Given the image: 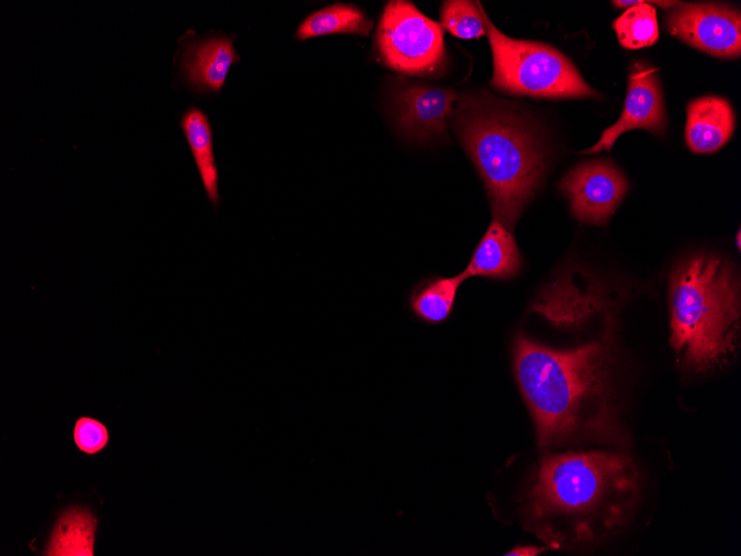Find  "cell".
<instances>
[{
	"label": "cell",
	"mask_w": 741,
	"mask_h": 556,
	"mask_svg": "<svg viewBox=\"0 0 741 556\" xmlns=\"http://www.w3.org/2000/svg\"><path fill=\"white\" fill-rule=\"evenodd\" d=\"M611 330L598 340L556 350L519 333L517 383L531 413L539 447L593 442L621 444L610 366Z\"/></svg>",
	"instance_id": "obj_1"
},
{
	"label": "cell",
	"mask_w": 741,
	"mask_h": 556,
	"mask_svg": "<svg viewBox=\"0 0 741 556\" xmlns=\"http://www.w3.org/2000/svg\"><path fill=\"white\" fill-rule=\"evenodd\" d=\"M639 494L640 475L628 455L547 454L525 496L526 525L549 548L596 545L627 523Z\"/></svg>",
	"instance_id": "obj_2"
},
{
	"label": "cell",
	"mask_w": 741,
	"mask_h": 556,
	"mask_svg": "<svg viewBox=\"0 0 741 556\" xmlns=\"http://www.w3.org/2000/svg\"><path fill=\"white\" fill-rule=\"evenodd\" d=\"M488 94L461 99L456 128L479 172L494 219L510 232L534 198L546 170V153L529 127Z\"/></svg>",
	"instance_id": "obj_3"
},
{
	"label": "cell",
	"mask_w": 741,
	"mask_h": 556,
	"mask_svg": "<svg viewBox=\"0 0 741 556\" xmlns=\"http://www.w3.org/2000/svg\"><path fill=\"white\" fill-rule=\"evenodd\" d=\"M740 283L733 265L711 253H696L670 277V342L683 367L703 373L734 354L740 332Z\"/></svg>",
	"instance_id": "obj_4"
},
{
	"label": "cell",
	"mask_w": 741,
	"mask_h": 556,
	"mask_svg": "<svg viewBox=\"0 0 741 556\" xmlns=\"http://www.w3.org/2000/svg\"><path fill=\"white\" fill-rule=\"evenodd\" d=\"M480 11L493 53L494 88L548 99L600 97L560 51L541 42L509 38L491 23L481 4Z\"/></svg>",
	"instance_id": "obj_5"
},
{
	"label": "cell",
	"mask_w": 741,
	"mask_h": 556,
	"mask_svg": "<svg viewBox=\"0 0 741 556\" xmlns=\"http://www.w3.org/2000/svg\"><path fill=\"white\" fill-rule=\"evenodd\" d=\"M376 47L390 69L410 75H433L446 58L440 23L424 16L410 1H389L376 31Z\"/></svg>",
	"instance_id": "obj_6"
},
{
	"label": "cell",
	"mask_w": 741,
	"mask_h": 556,
	"mask_svg": "<svg viewBox=\"0 0 741 556\" xmlns=\"http://www.w3.org/2000/svg\"><path fill=\"white\" fill-rule=\"evenodd\" d=\"M668 31L711 55L732 59L741 53V14L733 7L679 2L664 17Z\"/></svg>",
	"instance_id": "obj_7"
},
{
	"label": "cell",
	"mask_w": 741,
	"mask_h": 556,
	"mask_svg": "<svg viewBox=\"0 0 741 556\" xmlns=\"http://www.w3.org/2000/svg\"><path fill=\"white\" fill-rule=\"evenodd\" d=\"M560 189L578 220L600 225L619 206L628 182L611 162L596 160L571 169L562 178Z\"/></svg>",
	"instance_id": "obj_8"
},
{
	"label": "cell",
	"mask_w": 741,
	"mask_h": 556,
	"mask_svg": "<svg viewBox=\"0 0 741 556\" xmlns=\"http://www.w3.org/2000/svg\"><path fill=\"white\" fill-rule=\"evenodd\" d=\"M635 129L654 134H662L666 129L664 103L657 70L643 62H636L630 71L625 105L618 121L607 128L599 141L585 153L610 150L622 133Z\"/></svg>",
	"instance_id": "obj_9"
},
{
	"label": "cell",
	"mask_w": 741,
	"mask_h": 556,
	"mask_svg": "<svg viewBox=\"0 0 741 556\" xmlns=\"http://www.w3.org/2000/svg\"><path fill=\"white\" fill-rule=\"evenodd\" d=\"M456 91L423 84L409 85L396 97L397 119L402 129L418 139L445 131L454 112Z\"/></svg>",
	"instance_id": "obj_10"
},
{
	"label": "cell",
	"mask_w": 741,
	"mask_h": 556,
	"mask_svg": "<svg viewBox=\"0 0 741 556\" xmlns=\"http://www.w3.org/2000/svg\"><path fill=\"white\" fill-rule=\"evenodd\" d=\"M240 57L227 37L190 40L181 57L182 73L193 88L204 92H219L227 72Z\"/></svg>",
	"instance_id": "obj_11"
},
{
	"label": "cell",
	"mask_w": 741,
	"mask_h": 556,
	"mask_svg": "<svg viewBox=\"0 0 741 556\" xmlns=\"http://www.w3.org/2000/svg\"><path fill=\"white\" fill-rule=\"evenodd\" d=\"M734 125L728 100L714 95L694 99L687 107V145L694 153H713L730 140Z\"/></svg>",
	"instance_id": "obj_12"
},
{
	"label": "cell",
	"mask_w": 741,
	"mask_h": 556,
	"mask_svg": "<svg viewBox=\"0 0 741 556\" xmlns=\"http://www.w3.org/2000/svg\"><path fill=\"white\" fill-rule=\"evenodd\" d=\"M520 267L521 255L511 232L493 219L460 275L464 280L471 276L510 279L519 273Z\"/></svg>",
	"instance_id": "obj_13"
},
{
	"label": "cell",
	"mask_w": 741,
	"mask_h": 556,
	"mask_svg": "<svg viewBox=\"0 0 741 556\" xmlns=\"http://www.w3.org/2000/svg\"><path fill=\"white\" fill-rule=\"evenodd\" d=\"M181 127L194 158L199 174L214 208L220 203L219 171L213 152L210 121L200 109L190 108L181 119Z\"/></svg>",
	"instance_id": "obj_14"
},
{
	"label": "cell",
	"mask_w": 741,
	"mask_h": 556,
	"mask_svg": "<svg viewBox=\"0 0 741 556\" xmlns=\"http://www.w3.org/2000/svg\"><path fill=\"white\" fill-rule=\"evenodd\" d=\"M95 524L89 509L68 508L59 516L43 555L92 556Z\"/></svg>",
	"instance_id": "obj_15"
},
{
	"label": "cell",
	"mask_w": 741,
	"mask_h": 556,
	"mask_svg": "<svg viewBox=\"0 0 741 556\" xmlns=\"http://www.w3.org/2000/svg\"><path fill=\"white\" fill-rule=\"evenodd\" d=\"M618 8H627L613 22L619 43L626 49L650 47L659 38L657 11L651 3L661 8L676 7L677 1H612Z\"/></svg>",
	"instance_id": "obj_16"
},
{
	"label": "cell",
	"mask_w": 741,
	"mask_h": 556,
	"mask_svg": "<svg viewBox=\"0 0 741 556\" xmlns=\"http://www.w3.org/2000/svg\"><path fill=\"white\" fill-rule=\"evenodd\" d=\"M372 27L373 21L355 6L335 3L308 16L298 27L296 37L305 40L334 33L368 36Z\"/></svg>",
	"instance_id": "obj_17"
},
{
	"label": "cell",
	"mask_w": 741,
	"mask_h": 556,
	"mask_svg": "<svg viewBox=\"0 0 741 556\" xmlns=\"http://www.w3.org/2000/svg\"><path fill=\"white\" fill-rule=\"evenodd\" d=\"M464 279L460 274L451 277L429 279L418 284L409 295L413 313L425 322L445 321L454 306L456 294Z\"/></svg>",
	"instance_id": "obj_18"
},
{
	"label": "cell",
	"mask_w": 741,
	"mask_h": 556,
	"mask_svg": "<svg viewBox=\"0 0 741 556\" xmlns=\"http://www.w3.org/2000/svg\"><path fill=\"white\" fill-rule=\"evenodd\" d=\"M440 26L459 39H478L486 34L479 2L445 1L440 11Z\"/></svg>",
	"instance_id": "obj_19"
},
{
	"label": "cell",
	"mask_w": 741,
	"mask_h": 556,
	"mask_svg": "<svg viewBox=\"0 0 741 556\" xmlns=\"http://www.w3.org/2000/svg\"><path fill=\"white\" fill-rule=\"evenodd\" d=\"M73 438L80 451L92 455L106 446L109 433L101 422L91 417H80L74 425Z\"/></svg>",
	"instance_id": "obj_20"
},
{
	"label": "cell",
	"mask_w": 741,
	"mask_h": 556,
	"mask_svg": "<svg viewBox=\"0 0 741 556\" xmlns=\"http://www.w3.org/2000/svg\"><path fill=\"white\" fill-rule=\"evenodd\" d=\"M547 548H548V546L547 547L522 546V547H516V548L509 550L505 555H508V556H511V555L512 556H535V555H538V554L542 553Z\"/></svg>",
	"instance_id": "obj_21"
},
{
	"label": "cell",
	"mask_w": 741,
	"mask_h": 556,
	"mask_svg": "<svg viewBox=\"0 0 741 556\" xmlns=\"http://www.w3.org/2000/svg\"><path fill=\"white\" fill-rule=\"evenodd\" d=\"M737 245L740 249V231L737 234Z\"/></svg>",
	"instance_id": "obj_22"
}]
</instances>
